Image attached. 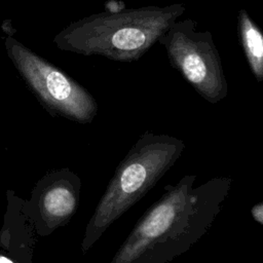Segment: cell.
<instances>
[{"mask_svg": "<svg viewBox=\"0 0 263 263\" xmlns=\"http://www.w3.org/2000/svg\"><path fill=\"white\" fill-rule=\"evenodd\" d=\"M196 181V176H185L166 186L110 263H168L197 242L222 210L232 180L215 177L200 185Z\"/></svg>", "mask_w": 263, "mask_h": 263, "instance_id": "1", "label": "cell"}, {"mask_svg": "<svg viewBox=\"0 0 263 263\" xmlns=\"http://www.w3.org/2000/svg\"><path fill=\"white\" fill-rule=\"evenodd\" d=\"M184 10L183 4L176 3L97 13L70 24L54 42L72 53L134 62L158 41Z\"/></svg>", "mask_w": 263, "mask_h": 263, "instance_id": "2", "label": "cell"}, {"mask_svg": "<svg viewBox=\"0 0 263 263\" xmlns=\"http://www.w3.org/2000/svg\"><path fill=\"white\" fill-rule=\"evenodd\" d=\"M184 142L146 132L121 160L90 217L81 242L85 254L107 228L141 199L171 168L184 150Z\"/></svg>", "mask_w": 263, "mask_h": 263, "instance_id": "3", "label": "cell"}, {"mask_svg": "<svg viewBox=\"0 0 263 263\" xmlns=\"http://www.w3.org/2000/svg\"><path fill=\"white\" fill-rule=\"evenodd\" d=\"M168 60L193 88L215 104L227 96L222 61L211 33L199 31L192 20L174 22L158 39Z\"/></svg>", "mask_w": 263, "mask_h": 263, "instance_id": "4", "label": "cell"}, {"mask_svg": "<svg viewBox=\"0 0 263 263\" xmlns=\"http://www.w3.org/2000/svg\"><path fill=\"white\" fill-rule=\"evenodd\" d=\"M13 49L20 69L50 111L79 123L92 121L98 104L82 85L28 49Z\"/></svg>", "mask_w": 263, "mask_h": 263, "instance_id": "5", "label": "cell"}, {"mask_svg": "<svg viewBox=\"0 0 263 263\" xmlns=\"http://www.w3.org/2000/svg\"><path fill=\"white\" fill-rule=\"evenodd\" d=\"M81 190L80 178L69 168L50 174L42 182L35 198L40 230L50 233L75 215Z\"/></svg>", "mask_w": 263, "mask_h": 263, "instance_id": "6", "label": "cell"}, {"mask_svg": "<svg viewBox=\"0 0 263 263\" xmlns=\"http://www.w3.org/2000/svg\"><path fill=\"white\" fill-rule=\"evenodd\" d=\"M238 33L249 66L258 82L263 80V36L248 12L238 13Z\"/></svg>", "mask_w": 263, "mask_h": 263, "instance_id": "7", "label": "cell"}, {"mask_svg": "<svg viewBox=\"0 0 263 263\" xmlns=\"http://www.w3.org/2000/svg\"><path fill=\"white\" fill-rule=\"evenodd\" d=\"M252 216L254 220H256L259 224H263V202H258L251 210Z\"/></svg>", "mask_w": 263, "mask_h": 263, "instance_id": "8", "label": "cell"}, {"mask_svg": "<svg viewBox=\"0 0 263 263\" xmlns=\"http://www.w3.org/2000/svg\"><path fill=\"white\" fill-rule=\"evenodd\" d=\"M0 263H13L11 260L5 257H0Z\"/></svg>", "mask_w": 263, "mask_h": 263, "instance_id": "9", "label": "cell"}]
</instances>
